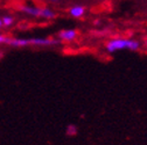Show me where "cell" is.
Returning <instances> with one entry per match:
<instances>
[{
  "instance_id": "7",
  "label": "cell",
  "mask_w": 147,
  "mask_h": 145,
  "mask_svg": "<svg viewBox=\"0 0 147 145\" xmlns=\"http://www.w3.org/2000/svg\"><path fill=\"white\" fill-rule=\"evenodd\" d=\"M9 39L11 37H8V36H6L4 34H0V44H8Z\"/></svg>"
},
{
  "instance_id": "2",
  "label": "cell",
  "mask_w": 147,
  "mask_h": 145,
  "mask_svg": "<svg viewBox=\"0 0 147 145\" xmlns=\"http://www.w3.org/2000/svg\"><path fill=\"white\" fill-rule=\"evenodd\" d=\"M77 35H78V31L76 29H63V30H60L57 34L60 41H64V42L75 41Z\"/></svg>"
},
{
  "instance_id": "3",
  "label": "cell",
  "mask_w": 147,
  "mask_h": 145,
  "mask_svg": "<svg viewBox=\"0 0 147 145\" xmlns=\"http://www.w3.org/2000/svg\"><path fill=\"white\" fill-rule=\"evenodd\" d=\"M41 7H36V6H29V5H22L20 6V12L29 15V16H34V17H41Z\"/></svg>"
},
{
  "instance_id": "9",
  "label": "cell",
  "mask_w": 147,
  "mask_h": 145,
  "mask_svg": "<svg viewBox=\"0 0 147 145\" xmlns=\"http://www.w3.org/2000/svg\"><path fill=\"white\" fill-rule=\"evenodd\" d=\"M51 3H57V1H60V0H50Z\"/></svg>"
},
{
  "instance_id": "1",
  "label": "cell",
  "mask_w": 147,
  "mask_h": 145,
  "mask_svg": "<svg viewBox=\"0 0 147 145\" xmlns=\"http://www.w3.org/2000/svg\"><path fill=\"white\" fill-rule=\"evenodd\" d=\"M139 48H140L139 41L132 40V39H123V37L112 39L105 44V49L110 53H113V52H116L118 50H123V49L137 51V50H139Z\"/></svg>"
},
{
  "instance_id": "6",
  "label": "cell",
  "mask_w": 147,
  "mask_h": 145,
  "mask_svg": "<svg viewBox=\"0 0 147 145\" xmlns=\"http://www.w3.org/2000/svg\"><path fill=\"white\" fill-rule=\"evenodd\" d=\"M65 134L68 136H76L78 134V129L75 124H69L67 126V130H65Z\"/></svg>"
},
{
  "instance_id": "4",
  "label": "cell",
  "mask_w": 147,
  "mask_h": 145,
  "mask_svg": "<svg viewBox=\"0 0 147 145\" xmlns=\"http://www.w3.org/2000/svg\"><path fill=\"white\" fill-rule=\"evenodd\" d=\"M85 12H86V9L82 5H75L69 9V14L72 17H75V19H80V17H82L85 14Z\"/></svg>"
},
{
  "instance_id": "5",
  "label": "cell",
  "mask_w": 147,
  "mask_h": 145,
  "mask_svg": "<svg viewBox=\"0 0 147 145\" xmlns=\"http://www.w3.org/2000/svg\"><path fill=\"white\" fill-rule=\"evenodd\" d=\"M1 22H3V27H5V28H9V27H12V26L14 25L15 19H14L12 15H6V16L1 17Z\"/></svg>"
},
{
  "instance_id": "8",
  "label": "cell",
  "mask_w": 147,
  "mask_h": 145,
  "mask_svg": "<svg viewBox=\"0 0 147 145\" xmlns=\"http://www.w3.org/2000/svg\"><path fill=\"white\" fill-rule=\"evenodd\" d=\"M3 28V22H1V19H0V29Z\"/></svg>"
}]
</instances>
